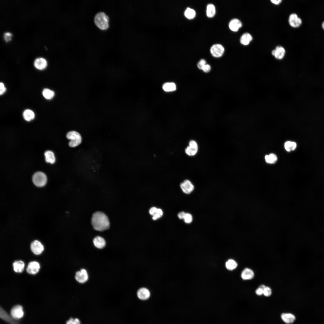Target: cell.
<instances>
[{
	"label": "cell",
	"mask_w": 324,
	"mask_h": 324,
	"mask_svg": "<svg viewBox=\"0 0 324 324\" xmlns=\"http://www.w3.org/2000/svg\"><path fill=\"white\" fill-rule=\"evenodd\" d=\"M272 293L271 289L269 287L266 286L263 290V294L266 297L270 296Z\"/></svg>",
	"instance_id": "836d02e7"
},
{
	"label": "cell",
	"mask_w": 324,
	"mask_h": 324,
	"mask_svg": "<svg viewBox=\"0 0 324 324\" xmlns=\"http://www.w3.org/2000/svg\"><path fill=\"white\" fill-rule=\"evenodd\" d=\"M196 14L195 10L194 9L189 7L186 9L184 12L185 16L190 19L194 18L195 17Z\"/></svg>",
	"instance_id": "4316f807"
},
{
	"label": "cell",
	"mask_w": 324,
	"mask_h": 324,
	"mask_svg": "<svg viewBox=\"0 0 324 324\" xmlns=\"http://www.w3.org/2000/svg\"><path fill=\"white\" fill-rule=\"evenodd\" d=\"M92 223L94 229L97 231H103L110 227V222L107 216L104 213L97 212L92 215Z\"/></svg>",
	"instance_id": "6da1fadb"
},
{
	"label": "cell",
	"mask_w": 324,
	"mask_h": 324,
	"mask_svg": "<svg viewBox=\"0 0 324 324\" xmlns=\"http://www.w3.org/2000/svg\"><path fill=\"white\" fill-rule=\"evenodd\" d=\"M237 263L234 260L229 259L226 263V266L227 269L230 270H232L235 269L237 266Z\"/></svg>",
	"instance_id": "f1b7e54d"
},
{
	"label": "cell",
	"mask_w": 324,
	"mask_h": 324,
	"mask_svg": "<svg viewBox=\"0 0 324 324\" xmlns=\"http://www.w3.org/2000/svg\"><path fill=\"white\" fill-rule=\"evenodd\" d=\"M183 219L184 222L186 223L190 224L192 221V216L191 214L190 213H186Z\"/></svg>",
	"instance_id": "d6a6232c"
},
{
	"label": "cell",
	"mask_w": 324,
	"mask_h": 324,
	"mask_svg": "<svg viewBox=\"0 0 324 324\" xmlns=\"http://www.w3.org/2000/svg\"><path fill=\"white\" fill-rule=\"evenodd\" d=\"M198 150V146L196 142L194 140L190 141L189 146L185 150L186 153L190 156H194L197 153Z\"/></svg>",
	"instance_id": "9c48e42d"
},
{
	"label": "cell",
	"mask_w": 324,
	"mask_h": 324,
	"mask_svg": "<svg viewBox=\"0 0 324 324\" xmlns=\"http://www.w3.org/2000/svg\"><path fill=\"white\" fill-rule=\"evenodd\" d=\"M32 180L33 183L36 186L42 187L46 184L47 178L46 176L44 173L38 172L33 175Z\"/></svg>",
	"instance_id": "277c9868"
},
{
	"label": "cell",
	"mask_w": 324,
	"mask_h": 324,
	"mask_svg": "<svg viewBox=\"0 0 324 324\" xmlns=\"http://www.w3.org/2000/svg\"><path fill=\"white\" fill-rule=\"evenodd\" d=\"M66 137L70 140L69 143V145L71 147H75L78 146L82 142V137L80 134L75 131H71L68 132L66 135Z\"/></svg>",
	"instance_id": "3957f363"
},
{
	"label": "cell",
	"mask_w": 324,
	"mask_h": 324,
	"mask_svg": "<svg viewBox=\"0 0 324 324\" xmlns=\"http://www.w3.org/2000/svg\"><path fill=\"white\" fill-rule=\"evenodd\" d=\"M162 88L166 92H172L176 90V86L175 84L173 82H169L164 84Z\"/></svg>",
	"instance_id": "d4e9b609"
},
{
	"label": "cell",
	"mask_w": 324,
	"mask_h": 324,
	"mask_svg": "<svg viewBox=\"0 0 324 324\" xmlns=\"http://www.w3.org/2000/svg\"><path fill=\"white\" fill-rule=\"evenodd\" d=\"M10 315L12 317L15 319L21 318L24 315L22 307L20 305L14 306L11 310Z\"/></svg>",
	"instance_id": "8992f818"
},
{
	"label": "cell",
	"mask_w": 324,
	"mask_h": 324,
	"mask_svg": "<svg viewBox=\"0 0 324 324\" xmlns=\"http://www.w3.org/2000/svg\"><path fill=\"white\" fill-rule=\"evenodd\" d=\"M183 192L185 194H189L194 189V186L191 182L188 180H185L180 185Z\"/></svg>",
	"instance_id": "8fae6325"
},
{
	"label": "cell",
	"mask_w": 324,
	"mask_h": 324,
	"mask_svg": "<svg viewBox=\"0 0 324 324\" xmlns=\"http://www.w3.org/2000/svg\"><path fill=\"white\" fill-rule=\"evenodd\" d=\"M157 209V208L155 207H152L149 210L150 214L153 216L156 213Z\"/></svg>",
	"instance_id": "ab89813d"
},
{
	"label": "cell",
	"mask_w": 324,
	"mask_h": 324,
	"mask_svg": "<svg viewBox=\"0 0 324 324\" xmlns=\"http://www.w3.org/2000/svg\"><path fill=\"white\" fill-rule=\"evenodd\" d=\"M88 278L87 272L84 269H82L80 271L77 272L75 275L76 280L80 283L86 282L88 280Z\"/></svg>",
	"instance_id": "30bf717a"
},
{
	"label": "cell",
	"mask_w": 324,
	"mask_h": 324,
	"mask_svg": "<svg viewBox=\"0 0 324 324\" xmlns=\"http://www.w3.org/2000/svg\"><path fill=\"white\" fill-rule=\"evenodd\" d=\"M42 94L46 99L50 100L52 99L54 96V92L48 88H45L42 91Z\"/></svg>",
	"instance_id": "83f0119b"
},
{
	"label": "cell",
	"mask_w": 324,
	"mask_h": 324,
	"mask_svg": "<svg viewBox=\"0 0 324 324\" xmlns=\"http://www.w3.org/2000/svg\"><path fill=\"white\" fill-rule=\"evenodd\" d=\"M94 22L96 26L101 30H106L109 27V17L103 12H99L95 15Z\"/></svg>",
	"instance_id": "7a4b0ae2"
},
{
	"label": "cell",
	"mask_w": 324,
	"mask_h": 324,
	"mask_svg": "<svg viewBox=\"0 0 324 324\" xmlns=\"http://www.w3.org/2000/svg\"><path fill=\"white\" fill-rule=\"evenodd\" d=\"M0 94L1 95L3 94L6 91V88L4 84L2 82H0Z\"/></svg>",
	"instance_id": "74e56055"
},
{
	"label": "cell",
	"mask_w": 324,
	"mask_h": 324,
	"mask_svg": "<svg viewBox=\"0 0 324 324\" xmlns=\"http://www.w3.org/2000/svg\"><path fill=\"white\" fill-rule=\"evenodd\" d=\"M296 144L295 142L288 141L285 143L284 147L287 151L290 152L296 149Z\"/></svg>",
	"instance_id": "f546056e"
},
{
	"label": "cell",
	"mask_w": 324,
	"mask_h": 324,
	"mask_svg": "<svg viewBox=\"0 0 324 324\" xmlns=\"http://www.w3.org/2000/svg\"><path fill=\"white\" fill-rule=\"evenodd\" d=\"M150 295L149 290L145 288L139 289L137 292L138 298L141 300H146L148 299Z\"/></svg>",
	"instance_id": "2e32d148"
},
{
	"label": "cell",
	"mask_w": 324,
	"mask_h": 324,
	"mask_svg": "<svg viewBox=\"0 0 324 324\" xmlns=\"http://www.w3.org/2000/svg\"><path fill=\"white\" fill-rule=\"evenodd\" d=\"M271 2L274 4L275 5L279 4L281 2V0H271Z\"/></svg>",
	"instance_id": "7bdbcfd3"
},
{
	"label": "cell",
	"mask_w": 324,
	"mask_h": 324,
	"mask_svg": "<svg viewBox=\"0 0 324 324\" xmlns=\"http://www.w3.org/2000/svg\"><path fill=\"white\" fill-rule=\"evenodd\" d=\"M285 52V50L283 47L278 46L272 51V54L276 59L281 60L284 58Z\"/></svg>",
	"instance_id": "4fadbf2b"
},
{
	"label": "cell",
	"mask_w": 324,
	"mask_h": 324,
	"mask_svg": "<svg viewBox=\"0 0 324 324\" xmlns=\"http://www.w3.org/2000/svg\"><path fill=\"white\" fill-rule=\"evenodd\" d=\"M44 154L45 157V161L46 162L51 164H53L55 162L56 160L55 157L53 152L47 150L45 152Z\"/></svg>",
	"instance_id": "7402d4cb"
},
{
	"label": "cell",
	"mask_w": 324,
	"mask_h": 324,
	"mask_svg": "<svg viewBox=\"0 0 324 324\" xmlns=\"http://www.w3.org/2000/svg\"><path fill=\"white\" fill-rule=\"evenodd\" d=\"M47 65V63L46 60L42 58H37L34 62V67L37 69L40 70L44 69L46 67Z\"/></svg>",
	"instance_id": "ac0fdd59"
},
{
	"label": "cell",
	"mask_w": 324,
	"mask_h": 324,
	"mask_svg": "<svg viewBox=\"0 0 324 324\" xmlns=\"http://www.w3.org/2000/svg\"><path fill=\"white\" fill-rule=\"evenodd\" d=\"M265 159L267 163L273 164L275 163L277 161V157L275 154H271L269 155H266L265 156Z\"/></svg>",
	"instance_id": "4dcf8cb0"
},
{
	"label": "cell",
	"mask_w": 324,
	"mask_h": 324,
	"mask_svg": "<svg viewBox=\"0 0 324 324\" xmlns=\"http://www.w3.org/2000/svg\"><path fill=\"white\" fill-rule=\"evenodd\" d=\"M206 64V60L204 59H201L197 63V66L199 69L202 70Z\"/></svg>",
	"instance_id": "d590c367"
},
{
	"label": "cell",
	"mask_w": 324,
	"mask_h": 324,
	"mask_svg": "<svg viewBox=\"0 0 324 324\" xmlns=\"http://www.w3.org/2000/svg\"><path fill=\"white\" fill-rule=\"evenodd\" d=\"M186 213L184 212H181L179 213L178 214V218L180 219H184Z\"/></svg>",
	"instance_id": "b9f144b4"
},
{
	"label": "cell",
	"mask_w": 324,
	"mask_h": 324,
	"mask_svg": "<svg viewBox=\"0 0 324 324\" xmlns=\"http://www.w3.org/2000/svg\"><path fill=\"white\" fill-rule=\"evenodd\" d=\"M216 9L214 5L211 3L208 4L207 5L206 14L208 17H212L215 15Z\"/></svg>",
	"instance_id": "603a6c76"
},
{
	"label": "cell",
	"mask_w": 324,
	"mask_h": 324,
	"mask_svg": "<svg viewBox=\"0 0 324 324\" xmlns=\"http://www.w3.org/2000/svg\"><path fill=\"white\" fill-rule=\"evenodd\" d=\"M210 52L212 55L215 57H219L221 56L224 52V48L221 44H216L212 46L210 49Z\"/></svg>",
	"instance_id": "5b68a950"
},
{
	"label": "cell",
	"mask_w": 324,
	"mask_h": 324,
	"mask_svg": "<svg viewBox=\"0 0 324 324\" xmlns=\"http://www.w3.org/2000/svg\"><path fill=\"white\" fill-rule=\"evenodd\" d=\"M255 292L257 295L261 296L263 294V290L259 288H258L256 290Z\"/></svg>",
	"instance_id": "60d3db41"
},
{
	"label": "cell",
	"mask_w": 324,
	"mask_h": 324,
	"mask_svg": "<svg viewBox=\"0 0 324 324\" xmlns=\"http://www.w3.org/2000/svg\"><path fill=\"white\" fill-rule=\"evenodd\" d=\"M23 116L26 120L30 121L34 118L35 115L32 110L29 109H27L24 111Z\"/></svg>",
	"instance_id": "cb8c5ba5"
},
{
	"label": "cell",
	"mask_w": 324,
	"mask_h": 324,
	"mask_svg": "<svg viewBox=\"0 0 324 324\" xmlns=\"http://www.w3.org/2000/svg\"><path fill=\"white\" fill-rule=\"evenodd\" d=\"M288 21L290 26L294 28L299 27L302 23V19L296 14L294 13L290 14Z\"/></svg>",
	"instance_id": "52a82bcc"
},
{
	"label": "cell",
	"mask_w": 324,
	"mask_h": 324,
	"mask_svg": "<svg viewBox=\"0 0 324 324\" xmlns=\"http://www.w3.org/2000/svg\"><path fill=\"white\" fill-rule=\"evenodd\" d=\"M40 268V265L38 262L36 261H32L28 263L26 271L30 274H34L39 272Z\"/></svg>",
	"instance_id": "7c38bea8"
},
{
	"label": "cell",
	"mask_w": 324,
	"mask_h": 324,
	"mask_svg": "<svg viewBox=\"0 0 324 324\" xmlns=\"http://www.w3.org/2000/svg\"><path fill=\"white\" fill-rule=\"evenodd\" d=\"M253 38L249 33L246 32L244 33L240 38L241 43L244 45H248L252 40Z\"/></svg>",
	"instance_id": "44dd1931"
},
{
	"label": "cell",
	"mask_w": 324,
	"mask_h": 324,
	"mask_svg": "<svg viewBox=\"0 0 324 324\" xmlns=\"http://www.w3.org/2000/svg\"><path fill=\"white\" fill-rule=\"evenodd\" d=\"M66 324H80L79 320L77 318H70L66 322Z\"/></svg>",
	"instance_id": "e575fe53"
},
{
	"label": "cell",
	"mask_w": 324,
	"mask_h": 324,
	"mask_svg": "<svg viewBox=\"0 0 324 324\" xmlns=\"http://www.w3.org/2000/svg\"><path fill=\"white\" fill-rule=\"evenodd\" d=\"M13 266L14 271L17 273H21L23 270L25 266L24 262L21 260L15 261L13 263Z\"/></svg>",
	"instance_id": "ffe728a7"
},
{
	"label": "cell",
	"mask_w": 324,
	"mask_h": 324,
	"mask_svg": "<svg viewBox=\"0 0 324 324\" xmlns=\"http://www.w3.org/2000/svg\"><path fill=\"white\" fill-rule=\"evenodd\" d=\"M93 243L94 246L99 249L103 248L106 245L105 239L100 236L95 237L93 240Z\"/></svg>",
	"instance_id": "d6986e66"
},
{
	"label": "cell",
	"mask_w": 324,
	"mask_h": 324,
	"mask_svg": "<svg viewBox=\"0 0 324 324\" xmlns=\"http://www.w3.org/2000/svg\"><path fill=\"white\" fill-rule=\"evenodd\" d=\"M163 214L162 210L160 208H157L156 213L153 215L152 219L155 220L160 218Z\"/></svg>",
	"instance_id": "1f68e13d"
},
{
	"label": "cell",
	"mask_w": 324,
	"mask_h": 324,
	"mask_svg": "<svg viewBox=\"0 0 324 324\" xmlns=\"http://www.w3.org/2000/svg\"><path fill=\"white\" fill-rule=\"evenodd\" d=\"M12 36V34L9 32L5 33L4 34V38L6 42H8L11 40Z\"/></svg>",
	"instance_id": "8d00e7d4"
},
{
	"label": "cell",
	"mask_w": 324,
	"mask_h": 324,
	"mask_svg": "<svg viewBox=\"0 0 324 324\" xmlns=\"http://www.w3.org/2000/svg\"><path fill=\"white\" fill-rule=\"evenodd\" d=\"M211 69V67L210 65L206 64L204 66L202 70L206 73H208L210 71Z\"/></svg>",
	"instance_id": "f35d334b"
},
{
	"label": "cell",
	"mask_w": 324,
	"mask_h": 324,
	"mask_svg": "<svg viewBox=\"0 0 324 324\" xmlns=\"http://www.w3.org/2000/svg\"><path fill=\"white\" fill-rule=\"evenodd\" d=\"M281 317L283 321L287 324L293 323L296 320V317L291 313H284L281 314Z\"/></svg>",
	"instance_id": "9a60e30c"
},
{
	"label": "cell",
	"mask_w": 324,
	"mask_h": 324,
	"mask_svg": "<svg viewBox=\"0 0 324 324\" xmlns=\"http://www.w3.org/2000/svg\"><path fill=\"white\" fill-rule=\"evenodd\" d=\"M254 273L253 271L248 268H244L241 274L242 278L245 280L252 279L254 278Z\"/></svg>",
	"instance_id": "e0dca14e"
},
{
	"label": "cell",
	"mask_w": 324,
	"mask_h": 324,
	"mask_svg": "<svg viewBox=\"0 0 324 324\" xmlns=\"http://www.w3.org/2000/svg\"><path fill=\"white\" fill-rule=\"evenodd\" d=\"M2 311L1 312V317L2 319L10 323V324H19L15 322V321L12 319V318L10 317L8 314L3 309L1 310Z\"/></svg>",
	"instance_id": "484cf974"
},
{
	"label": "cell",
	"mask_w": 324,
	"mask_h": 324,
	"mask_svg": "<svg viewBox=\"0 0 324 324\" xmlns=\"http://www.w3.org/2000/svg\"><path fill=\"white\" fill-rule=\"evenodd\" d=\"M266 287V286H265L264 285L262 284V285H260L259 286L258 288H259L261 289L262 290H263Z\"/></svg>",
	"instance_id": "ee69618b"
},
{
	"label": "cell",
	"mask_w": 324,
	"mask_h": 324,
	"mask_svg": "<svg viewBox=\"0 0 324 324\" xmlns=\"http://www.w3.org/2000/svg\"><path fill=\"white\" fill-rule=\"evenodd\" d=\"M32 251L35 254L38 255L42 253L44 250V246L39 241L35 240L33 242L31 245Z\"/></svg>",
	"instance_id": "ba28073f"
},
{
	"label": "cell",
	"mask_w": 324,
	"mask_h": 324,
	"mask_svg": "<svg viewBox=\"0 0 324 324\" xmlns=\"http://www.w3.org/2000/svg\"><path fill=\"white\" fill-rule=\"evenodd\" d=\"M242 26L241 22L238 19L234 18L230 22L229 26L230 29L232 31L236 32Z\"/></svg>",
	"instance_id": "5bb4252c"
},
{
	"label": "cell",
	"mask_w": 324,
	"mask_h": 324,
	"mask_svg": "<svg viewBox=\"0 0 324 324\" xmlns=\"http://www.w3.org/2000/svg\"><path fill=\"white\" fill-rule=\"evenodd\" d=\"M322 28L324 30V21H323L322 23Z\"/></svg>",
	"instance_id": "f6af8a7d"
}]
</instances>
